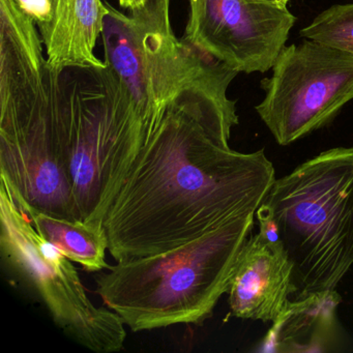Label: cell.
<instances>
[{
    "mask_svg": "<svg viewBox=\"0 0 353 353\" xmlns=\"http://www.w3.org/2000/svg\"><path fill=\"white\" fill-rule=\"evenodd\" d=\"M234 78L194 84L169 103L103 219L117 262L185 245L256 214L265 199L276 179L264 150L229 145L239 125L227 97Z\"/></svg>",
    "mask_w": 353,
    "mask_h": 353,
    "instance_id": "obj_1",
    "label": "cell"
},
{
    "mask_svg": "<svg viewBox=\"0 0 353 353\" xmlns=\"http://www.w3.org/2000/svg\"><path fill=\"white\" fill-rule=\"evenodd\" d=\"M38 26L16 0H0V181L22 208L78 220L70 152Z\"/></svg>",
    "mask_w": 353,
    "mask_h": 353,
    "instance_id": "obj_2",
    "label": "cell"
},
{
    "mask_svg": "<svg viewBox=\"0 0 353 353\" xmlns=\"http://www.w3.org/2000/svg\"><path fill=\"white\" fill-rule=\"evenodd\" d=\"M255 214L169 251L119 261L97 276V293L133 332L202 324L228 292Z\"/></svg>",
    "mask_w": 353,
    "mask_h": 353,
    "instance_id": "obj_3",
    "label": "cell"
},
{
    "mask_svg": "<svg viewBox=\"0 0 353 353\" xmlns=\"http://www.w3.org/2000/svg\"><path fill=\"white\" fill-rule=\"evenodd\" d=\"M262 204L292 264L290 299L334 290L353 265V146L299 165L274 181Z\"/></svg>",
    "mask_w": 353,
    "mask_h": 353,
    "instance_id": "obj_4",
    "label": "cell"
},
{
    "mask_svg": "<svg viewBox=\"0 0 353 353\" xmlns=\"http://www.w3.org/2000/svg\"><path fill=\"white\" fill-rule=\"evenodd\" d=\"M59 100L78 220L103 226L150 135L129 92L107 65L61 70Z\"/></svg>",
    "mask_w": 353,
    "mask_h": 353,
    "instance_id": "obj_5",
    "label": "cell"
},
{
    "mask_svg": "<svg viewBox=\"0 0 353 353\" xmlns=\"http://www.w3.org/2000/svg\"><path fill=\"white\" fill-rule=\"evenodd\" d=\"M171 0H146L123 14L108 5L102 39L105 63L129 92L148 135L185 88L237 72L175 36Z\"/></svg>",
    "mask_w": 353,
    "mask_h": 353,
    "instance_id": "obj_6",
    "label": "cell"
},
{
    "mask_svg": "<svg viewBox=\"0 0 353 353\" xmlns=\"http://www.w3.org/2000/svg\"><path fill=\"white\" fill-rule=\"evenodd\" d=\"M0 252L3 261L34 289L68 338L97 353L123 348L127 332L121 318L92 303L73 261L37 231L1 181Z\"/></svg>",
    "mask_w": 353,
    "mask_h": 353,
    "instance_id": "obj_7",
    "label": "cell"
},
{
    "mask_svg": "<svg viewBox=\"0 0 353 353\" xmlns=\"http://www.w3.org/2000/svg\"><path fill=\"white\" fill-rule=\"evenodd\" d=\"M272 69L255 109L279 145L325 127L353 101V55L340 49L305 39L285 46Z\"/></svg>",
    "mask_w": 353,
    "mask_h": 353,
    "instance_id": "obj_8",
    "label": "cell"
},
{
    "mask_svg": "<svg viewBox=\"0 0 353 353\" xmlns=\"http://www.w3.org/2000/svg\"><path fill=\"white\" fill-rule=\"evenodd\" d=\"M295 21L276 0H190L183 39L237 73H265Z\"/></svg>",
    "mask_w": 353,
    "mask_h": 353,
    "instance_id": "obj_9",
    "label": "cell"
},
{
    "mask_svg": "<svg viewBox=\"0 0 353 353\" xmlns=\"http://www.w3.org/2000/svg\"><path fill=\"white\" fill-rule=\"evenodd\" d=\"M293 292L292 264L282 241L260 234L245 243L228 289L231 314L241 319L274 322Z\"/></svg>",
    "mask_w": 353,
    "mask_h": 353,
    "instance_id": "obj_10",
    "label": "cell"
},
{
    "mask_svg": "<svg viewBox=\"0 0 353 353\" xmlns=\"http://www.w3.org/2000/svg\"><path fill=\"white\" fill-rule=\"evenodd\" d=\"M48 21L38 28L47 61L57 70L68 67H105L94 54L102 36L108 3L102 0H48Z\"/></svg>",
    "mask_w": 353,
    "mask_h": 353,
    "instance_id": "obj_11",
    "label": "cell"
},
{
    "mask_svg": "<svg viewBox=\"0 0 353 353\" xmlns=\"http://www.w3.org/2000/svg\"><path fill=\"white\" fill-rule=\"evenodd\" d=\"M336 289L289 299L262 341L263 352H326L339 336Z\"/></svg>",
    "mask_w": 353,
    "mask_h": 353,
    "instance_id": "obj_12",
    "label": "cell"
},
{
    "mask_svg": "<svg viewBox=\"0 0 353 353\" xmlns=\"http://www.w3.org/2000/svg\"><path fill=\"white\" fill-rule=\"evenodd\" d=\"M22 208L37 231L84 270L96 272L109 268L106 262L108 239L103 226Z\"/></svg>",
    "mask_w": 353,
    "mask_h": 353,
    "instance_id": "obj_13",
    "label": "cell"
},
{
    "mask_svg": "<svg viewBox=\"0 0 353 353\" xmlns=\"http://www.w3.org/2000/svg\"><path fill=\"white\" fill-rule=\"evenodd\" d=\"M316 41L353 55V3L328 8L299 32Z\"/></svg>",
    "mask_w": 353,
    "mask_h": 353,
    "instance_id": "obj_14",
    "label": "cell"
},
{
    "mask_svg": "<svg viewBox=\"0 0 353 353\" xmlns=\"http://www.w3.org/2000/svg\"><path fill=\"white\" fill-rule=\"evenodd\" d=\"M20 7L32 18L37 26L48 21L50 15L48 0H16Z\"/></svg>",
    "mask_w": 353,
    "mask_h": 353,
    "instance_id": "obj_15",
    "label": "cell"
},
{
    "mask_svg": "<svg viewBox=\"0 0 353 353\" xmlns=\"http://www.w3.org/2000/svg\"><path fill=\"white\" fill-rule=\"evenodd\" d=\"M119 6L123 9L132 10L146 3V0H119Z\"/></svg>",
    "mask_w": 353,
    "mask_h": 353,
    "instance_id": "obj_16",
    "label": "cell"
},
{
    "mask_svg": "<svg viewBox=\"0 0 353 353\" xmlns=\"http://www.w3.org/2000/svg\"><path fill=\"white\" fill-rule=\"evenodd\" d=\"M276 1H278L279 3H281V5L287 6L289 0H276Z\"/></svg>",
    "mask_w": 353,
    "mask_h": 353,
    "instance_id": "obj_17",
    "label": "cell"
}]
</instances>
